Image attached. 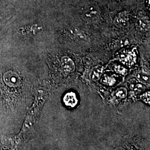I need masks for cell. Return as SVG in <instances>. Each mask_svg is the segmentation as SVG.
<instances>
[{"instance_id": "cell-1", "label": "cell", "mask_w": 150, "mask_h": 150, "mask_svg": "<svg viewBox=\"0 0 150 150\" xmlns=\"http://www.w3.org/2000/svg\"><path fill=\"white\" fill-rule=\"evenodd\" d=\"M64 37L69 43L75 46H86L89 40L86 34L79 28H74L68 30L64 34Z\"/></svg>"}, {"instance_id": "cell-2", "label": "cell", "mask_w": 150, "mask_h": 150, "mask_svg": "<svg viewBox=\"0 0 150 150\" xmlns=\"http://www.w3.org/2000/svg\"><path fill=\"white\" fill-rule=\"evenodd\" d=\"M100 16L99 8L95 6H86L82 13V18L88 23H95L98 21Z\"/></svg>"}, {"instance_id": "cell-3", "label": "cell", "mask_w": 150, "mask_h": 150, "mask_svg": "<svg viewBox=\"0 0 150 150\" xmlns=\"http://www.w3.org/2000/svg\"><path fill=\"white\" fill-rule=\"evenodd\" d=\"M129 21V15L126 11L119 13L114 19L113 23L118 27H125Z\"/></svg>"}, {"instance_id": "cell-4", "label": "cell", "mask_w": 150, "mask_h": 150, "mask_svg": "<svg viewBox=\"0 0 150 150\" xmlns=\"http://www.w3.org/2000/svg\"><path fill=\"white\" fill-rule=\"evenodd\" d=\"M61 67L64 71L67 73L72 72L75 69L74 61L67 56L62 57L61 59Z\"/></svg>"}, {"instance_id": "cell-5", "label": "cell", "mask_w": 150, "mask_h": 150, "mask_svg": "<svg viewBox=\"0 0 150 150\" xmlns=\"http://www.w3.org/2000/svg\"><path fill=\"white\" fill-rule=\"evenodd\" d=\"M64 103L70 107H75L77 103V99L74 92H69L65 95L64 98Z\"/></svg>"}, {"instance_id": "cell-6", "label": "cell", "mask_w": 150, "mask_h": 150, "mask_svg": "<svg viewBox=\"0 0 150 150\" xmlns=\"http://www.w3.org/2000/svg\"><path fill=\"white\" fill-rule=\"evenodd\" d=\"M137 26L139 30L142 31H147L150 28V21L145 17L139 18L137 20Z\"/></svg>"}, {"instance_id": "cell-7", "label": "cell", "mask_w": 150, "mask_h": 150, "mask_svg": "<svg viewBox=\"0 0 150 150\" xmlns=\"http://www.w3.org/2000/svg\"><path fill=\"white\" fill-rule=\"evenodd\" d=\"M102 70L103 69L101 66H97L94 67L91 71L90 74L91 79L93 80H98L102 74Z\"/></svg>"}, {"instance_id": "cell-8", "label": "cell", "mask_w": 150, "mask_h": 150, "mask_svg": "<svg viewBox=\"0 0 150 150\" xmlns=\"http://www.w3.org/2000/svg\"><path fill=\"white\" fill-rule=\"evenodd\" d=\"M136 59V55L134 52H129V54H126V56L124 57L122 61L123 62L128 64H133L135 62Z\"/></svg>"}, {"instance_id": "cell-9", "label": "cell", "mask_w": 150, "mask_h": 150, "mask_svg": "<svg viewBox=\"0 0 150 150\" xmlns=\"http://www.w3.org/2000/svg\"><path fill=\"white\" fill-rule=\"evenodd\" d=\"M137 77L139 79V80L144 82H147L149 80V78L148 76L146 75H144L142 74H139L137 75Z\"/></svg>"}, {"instance_id": "cell-10", "label": "cell", "mask_w": 150, "mask_h": 150, "mask_svg": "<svg viewBox=\"0 0 150 150\" xmlns=\"http://www.w3.org/2000/svg\"><path fill=\"white\" fill-rule=\"evenodd\" d=\"M115 69V70L116 71H117L118 72H120L121 74H124L126 72L125 69L123 68L122 67H121V66H116Z\"/></svg>"}, {"instance_id": "cell-11", "label": "cell", "mask_w": 150, "mask_h": 150, "mask_svg": "<svg viewBox=\"0 0 150 150\" xmlns=\"http://www.w3.org/2000/svg\"><path fill=\"white\" fill-rule=\"evenodd\" d=\"M0 150H3V149H2V148H0Z\"/></svg>"}, {"instance_id": "cell-12", "label": "cell", "mask_w": 150, "mask_h": 150, "mask_svg": "<svg viewBox=\"0 0 150 150\" xmlns=\"http://www.w3.org/2000/svg\"><path fill=\"white\" fill-rule=\"evenodd\" d=\"M117 1H122V0H117Z\"/></svg>"}]
</instances>
